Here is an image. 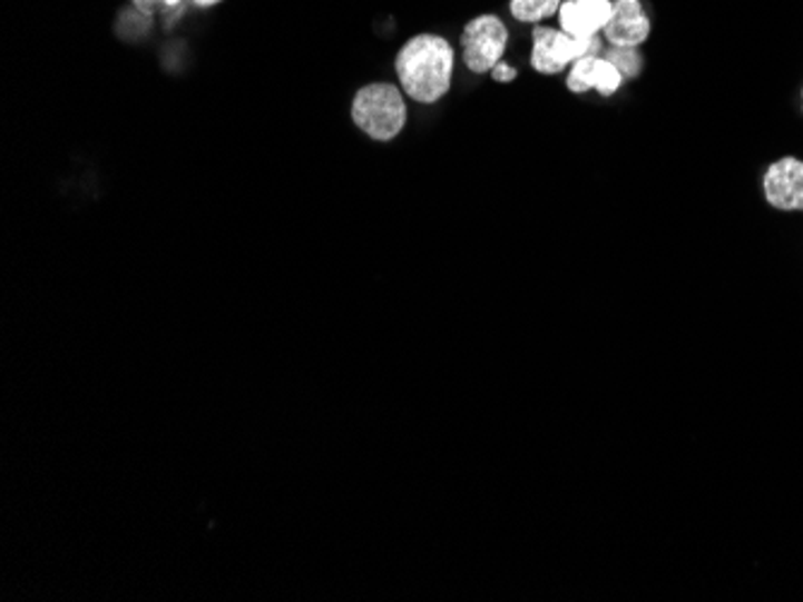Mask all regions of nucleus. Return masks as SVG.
<instances>
[{"label": "nucleus", "instance_id": "f257e3e1", "mask_svg": "<svg viewBox=\"0 0 803 602\" xmlns=\"http://www.w3.org/2000/svg\"><path fill=\"white\" fill-rule=\"evenodd\" d=\"M452 46L438 34L412 37L395 58V72L404 95L419 103H435L443 99L452 85Z\"/></svg>", "mask_w": 803, "mask_h": 602}, {"label": "nucleus", "instance_id": "f03ea898", "mask_svg": "<svg viewBox=\"0 0 803 602\" xmlns=\"http://www.w3.org/2000/svg\"><path fill=\"white\" fill-rule=\"evenodd\" d=\"M354 126L366 132L371 140L390 142L404 130L407 103L395 85L373 82L361 87L352 103Z\"/></svg>", "mask_w": 803, "mask_h": 602}, {"label": "nucleus", "instance_id": "7ed1b4c3", "mask_svg": "<svg viewBox=\"0 0 803 602\" xmlns=\"http://www.w3.org/2000/svg\"><path fill=\"white\" fill-rule=\"evenodd\" d=\"M601 39L599 34L589 39H575L566 34L564 29H551L535 24L532 32V68L541 75H558L564 72L575 60L585 56H599L601 53Z\"/></svg>", "mask_w": 803, "mask_h": 602}, {"label": "nucleus", "instance_id": "20e7f679", "mask_svg": "<svg viewBox=\"0 0 803 602\" xmlns=\"http://www.w3.org/2000/svg\"><path fill=\"white\" fill-rule=\"evenodd\" d=\"M508 46V29L496 14H481L462 29V60L477 72H491L503 60Z\"/></svg>", "mask_w": 803, "mask_h": 602}, {"label": "nucleus", "instance_id": "39448f33", "mask_svg": "<svg viewBox=\"0 0 803 602\" xmlns=\"http://www.w3.org/2000/svg\"><path fill=\"white\" fill-rule=\"evenodd\" d=\"M763 190L775 209L803 211V161L784 157L772 164L765 171Z\"/></svg>", "mask_w": 803, "mask_h": 602}, {"label": "nucleus", "instance_id": "423d86ee", "mask_svg": "<svg viewBox=\"0 0 803 602\" xmlns=\"http://www.w3.org/2000/svg\"><path fill=\"white\" fill-rule=\"evenodd\" d=\"M653 24L643 10L640 0H614L611 18L601 29L604 41L618 49H638L643 41H647Z\"/></svg>", "mask_w": 803, "mask_h": 602}, {"label": "nucleus", "instance_id": "0eeeda50", "mask_svg": "<svg viewBox=\"0 0 803 602\" xmlns=\"http://www.w3.org/2000/svg\"><path fill=\"white\" fill-rule=\"evenodd\" d=\"M611 10V0H564V6L558 10V22L566 34L575 39H589L606 27Z\"/></svg>", "mask_w": 803, "mask_h": 602}, {"label": "nucleus", "instance_id": "6e6552de", "mask_svg": "<svg viewBox=\"0 0 803 602\" xmlns=\"http://www.w3.org/2000/svg\"><path fill=\"white\" fill-rule=\"evenodd\" d=\"M566 85L572 95H585V91L595 89L601 97H611L624 85V75L604 56H585L572 63Z\"/></svg>", "mask_w": 803, "mask_h": 602}, {"label": "nucleus", "instance_id": "1a4fd4ad", "mask_svg": "<svg viewBox=\"0 0 803 602\" xmlns=\"http://www.w3.org/2000/svg\"><path fill=\"white\" fill-rule=\"evenodd\" d=\"M564 6V0H510V12L518 22H541Z\"/></svg>", "mask_w": 803, "mask_h": 602}, {"label": "nucleus", "instance_id": "9d476101", "mask_svg": "<svg viewBox=\"0 0 803 602\" xmlns=\"http://www.w3.org/2000/svg\"><path fill=\"white\" fill-rule=\"evenodd\" d=\"M604 58L624 75V80H635L643 72V56L638 49H618V46H609V51Z\"/></svg>", "mask_w": 803, "mask_h": 602}, {"label": "nucleus", "instance_id": "9b49d317", "mask_svg": "<svg viewBox=\"0 0 803 602\" xmlns=\"http://www.w3.org/2000/svg\"><path fill=\"white\" fill-rule=\"evenodd\" d=\"M491 72H493V77L498 82H510V80H515V75H518V72H515V68H508L503 60Z\"/></svg>", "mask_w": 803, "mask_h": 602}, {"label": "nucleus", "instance_id": "f8f14e48", "mask_svg": "<svg viewBox=\"0 0 803 602\" xmlns=\"http://www.w3.org/2000/svg\"><path fill=\"white\" fill-rule=\"evenodd\" d=\"M133 3H135V8H138L140 12H145V14H151V12H157L159 8H164V0H133Z\"/></svg>", "mask_w": 803, "mask_h": 602}, {"label": "nucleus", "instance_id": "ddd939ff", "mask_svg": "<svg viewBox=\"0 0 803 602\" xmlns=\"http://www.w3.org/2000/svg\"><path fill=\"white\" fill-rule=\"evenodd\" d=\"M195 3H198V6H215V3H219V0H195Z\"/></svg>", "mask_w": 803, "mask_h": 602}, {"label": "nucleus", "instance_id": "4468645a", "mask_svg": "<svg viewBox=\"0 0 803 602\" xmlns=\"http://www.w3.org/2000/svg\"><path fill=\"white\" fill-rule=\"evenodd\" d=\"M180 0H164V8H176Z\"/></svg>", "mask_w": 803, "mask_h": 602}, {"label": "nucleus", "instance_id": "2eb2a0df", "mask_svg": "<svg viewBox=\"0 0 803 602\" xmlns=\"http://www.w3.org/2000/svg\"><path fill=\"white\" fill-rule=\"evenodd\" d=\"M801 108H803V91H801Z\"/></svg>", "mask_w": 803, "mask_h": 602}]
</instances>
